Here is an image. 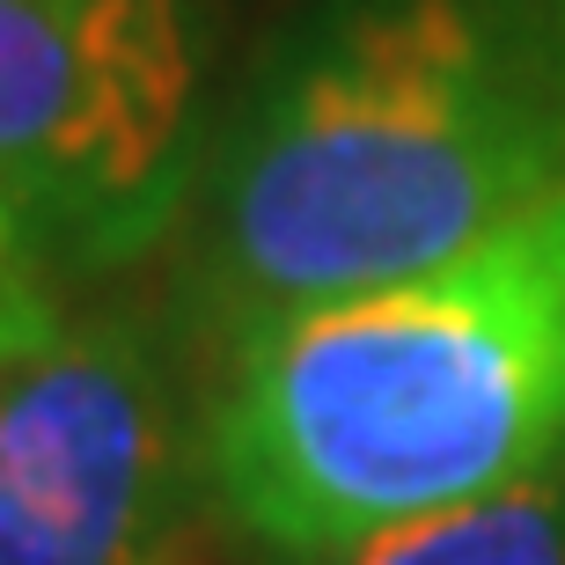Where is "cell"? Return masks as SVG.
Masks as SVG:
<instances>
[{
    "label": "cell",
    "instance_id": "4",
    "mask_svg": "<svg viewBox=\"0 0 565 565\" xmlns=\"http://www.w3.org/2000/svg\"><path fill=\"white\" fill-rule=\"evenodd\" d=\"M213 522L206 412L140 323L0 367V565H213Z\"/></svg>",
    "mask_w": 565,
    "mask_h": 565
},
{
    "label": "cell",
    "instance_id": "5",
    "mask_svg": "<svg viewBox=\"0 0 565 565\" xmlns=\"http://www.w3.org/2000/svg\"><path fill=\"white\" fill-rule=\"evenodd\" d=\"M309 565H565V456L484 500L375 529Z\"/></svg>",
    "mask_w": 565,
    "mask_h": 565
},
{
    "label": "cell",
    "instance_id": "6",
    "mask_svg": "<svg viewBox=\"0 0 565 565\" xmlns=\"http://www.w3.org/2000/svg\"><path fill=\"white\" fill-rule=\"evenodd\" d=\"M52 273H60V265L44 257L30 221L0 199V367L22 360V353H38V345H52V338L66 331Z\"/></svg>",
    "mask_w": 565,
    "mask_h": 565
},
{
    "label": "cell",
    "instance_id": "1",
    "mask_svg": "<svg viewBox=\"0 0 565 565\" xmlns=\"http://www.w3.org/2000/svg\"><path fill=\"white\" fill-rule=\"evenodd\" d=\"M565 191V0H301L206 132L184 301L221 345Z\"/></svg>",
    "mask_w": 565,
    "mask_h": 565
},
{
    "label": "cell",
    "instance_id": "3",
    "mask_svg": "<svg viewBox=\"0 0 565 565\" xmlns=\"http://www.w3.org/2000/svg\"><path fill=\"white\" fill-rule=\"evenodd\" d=\"M199 0H0V199L52 265H126L206 162Z\"/></svg>",
    "mask_w": 565,
    "mask_h": 565
},
{
    "label": "cell",
    "instance_id": "2",
    "mask_svg": "<svg viewBox=\"0 0 565 565\" xmlns=\"http://www.w3.org/2000/svg\"><path fill=\"white\" fill-rule=\"evenodd\" d=\"M565 456V191L426 273L221 345L206 470L273 565L484 500Z\"/></svg>",
    "mask_w": 565,
    "mask_h": 565
}]
</instances>
